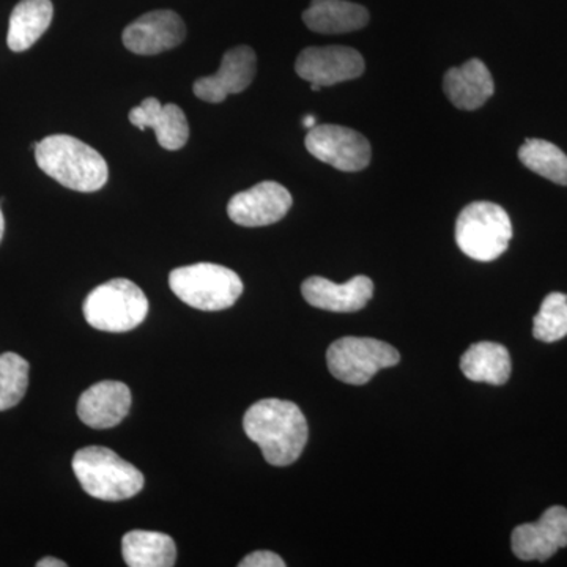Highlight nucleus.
<instances>
[{
  "label": "nucleus",
  "mask_w": 567,
  "mask_h": 567,
  "mask_svg": "<svg viewBox=\"0 0 567 567\" xmlns=\"http://www.w3.org/2000/svg\"><path fill=\"white\" fill-rule=\"evenodd\" d=\"M461 369L472 382L505 385L513 365L506 347L495 342H477L462 354Z\"/></svg>",
  "instance_id": "nucleus-21"
},
{
  "label": "nucleus",
  "mask_w": 567,
  "mask_h": 567,
  "mask_svg": "<svg viewBox=\"0 0 567 567\" xmlns=\"http://www.w3.org/2000/svg\"><path fill=\"white\" fill-rule=\"evenodd\" d=\"M122 555L130 567H173L177 547L164 533L134 529L123 536Z\"/></svg>",
  "instance_id": "nucleus-20"
},
{
  "label": "nucleus",
  "mask_w": 567,
  "mask_h": 567,
  "mask_svg": "<svg viewBox=\"0 0 567 567\" xmlns=\"http://www.w3.org/2000/svg\"><path fill=\"white\" fill-rule=\"evenodd\" d=\"M37 567H66V563L62 561V559L48 557L40 559V561L37 563Z\"/></svg>",
  "instance_id": "nucleus-26"
},
{
  "label": "nucleus",
  "mask_w": 567,
  "mask_h": 567,
  "mask_svg": "<svg viewBox=\"0 0 567 567\" xmlns=\"http://www.w3.org/2000/svg\"><path fill=\"white\" fill-rule=\"evenodd\" d=\"M148 315V300L130 279H112L93 289L84 301V317L95 330L126 333Z\"/></svg>",
  "instance_id": "nucleus-5"
},
{
  "label": "nucleus",
  "mask_w": 567,
  "mask_h": 567,
  "mask_svg": "<svg viewBox=\"0 0 567 567\" xmlns=\"http://www.w3.org/2000/svg\"><path fill=\"white\" fill-rule=\"evenodd\" d=\"M401 361V354L393 346L374 338L338 339L328 349L327 364L331 374L347 385H365L382 371Z\"/></svg>",
  "instance_id": "nucleus-7"
},
{
  "label": "nucleus",
  "mask_w": 567,
  "mask_h": 567,
  "mask_svg": "<svg viewBox=\"0 0 567 567\" xmlns=\"http://www.w3.org/2000/svg\"><path fill=\"white\" fill-rule=\"evenodd\" d=\"M240 567H284L286 563L282 561V558L279 555L274 554V551L268 550H259L252 551L251 555H248L244 559V561L238 565Z\"/></svg>",
  "instance_id": "nucleus-25"
},
{
  "label": "nucleus",
  "mask_w": 567,
  "mask_h": 567,
  "mask_svg": "<svg viewBox=\"0 0 567 567\" xmlns=\"http://www.w3.org/2000/svg\"><path fill=\"white\" fill-rule=\"evenodd\" d=\"M132 409V391L122 382L95 383L81 394L78 416L92 429L115 427L128 416Z\"/></svg>",
  "instance_id": "nucleus-15"
},
{
  "label": "nucleus",
  "mask_w": 567,
  "mask_h": 567,
  "mask_svg": "<svg viewBox=\"0 0 567 567\" xmlns=\"http://www.w3.org/2000/svg\"><path fill=\"white\" fill-rule=\"evenodd\" d=\"M303 21L312 32L336 35L363 29L369 22V11L347 0H312Z\"/></svg>",
  "instance_id": "nucleus-18"
},
{
  "label": "nucleus",
  "mask_w": 567,
  "mask_h": 567,
  "mask_svg": "<svg viewBox=\"0 0 567 567\" xmlns=\"http://www.w3.org/2000/svg\"><path fill=\"white\" fill-rule=\"evenodd\" d=\"M71 465L85 494L103 502L133 498L144 488L145 480L140 470L110 447H81Z\"/></svg>",
  "instance_id": "nucleus-3"
},
{
  "label": "nucleus",
  "mask_w": 567,
  "mask_h": 567,
  "mask_svg": "<svg viewBox=\"0 0 567 567\" xmlns=\"http://www.w3.org/2000/svg\"><path fill=\"white\" fill-rule=\"evenodd\" d=\"M533 334L537 341L557 342L567 336V295L554 292L544 298L533 320Z\"/></svg>",
  "instance_id": "nucleus-24"
},
{
  "label": "nucleus",
  "mask_w": 567,
  "mask_h": 567,
  "mask_svg": "<svg viewBox=\"0 0 567 567\" xmlns=\"http://www.w3.org/2000/svg\"><path fill=\"white\" fill-rule=\"evenodd\" d=\"M443 89L458 110L475 111L492 99L495 84L486 63L472 59L462 66L446 71Z\"/></svg>",
  "instance_id": "nucleus-17"
},
{
  "label": "nucleus",
  "mask_w": 567,
  "mask_h": 567,
  "mask_svg": "<svg viewBox=\"0 0 567 567\" xmlns=\"http://www.w3.org/2000/svg\"><path fill=\"white\" fill-rule=\"evenodd\" d=\"M514 555L522 561H547L567 546V509L548 507L535 524L518 525L511 537Z\"/></svg>",
  "instance_id": "nucleus-12"
},
{
  "label": "nucleus",
  "mask_w": 567,
  "mask_h": 567,
  "mask_svg": "<svg viewBox=\"0 0 567 567\" xmlns=\"http://www.w3.org/2000/svg\"><path fill=\"white\" fill-rule=\"evenodd\" d=\"M518 159L540 177L557 183V185H567V155L551 142L525 141L518 151Z\"/></svg>",
  "instance_id": "nucleus-22"
},
{
  "label": "nucleus",
  "mask_w": 567,
  "mask_h": 567,
  "mask_svg": "<svg viewBox=\"0 0 567 567\" xmlns=\"http://www.w3.org/2000/svg\"><path fill=\"white\" fill-rule=\"evenodd\" d=\"M54 14L51 0H21L11 11L7 44L13 52L28 51L50 29Z\"/></svg>",
  "instance_id": "nucleus-19"
},
{
  "label": "nucleus",
  "mask_w": 567,
  "mask_h": 567,
  "mask_svg": "<svg viewBox=\"0 0 567 567\" xmlns=\"http://www.w3.org/2000/svg\"><path fill=\"white\" fill-rule=\"evenodd\" d=\"M130 122L144 132L155 130L156 140L166 151H181L189 140V125L185 112L177 104H163L156 99H145L130 111Z\"/></svg>",
  "instance_id": "nucleus-16"
},
{
  "label": "nucleus",
  "mask_w": 567,
  "mask_h": 567,
  "mask_svg": "<svg viewBox=\"0 0 567 567\" xmlns=\"http://www.w3.org/2000/svg\"><path fill=\"white\" fill-rule=\"evenodd\" d=\"M292 196L281 183L262 182L235 194L227 205L229 218L244 227L270 226L281 221L292 208Z\"/></svg>",
  "instance_id": "nucleus-10"
},
{
  "label": "nucleus",
  "mask_w": 567,
  "mask_h": 567,
  "mask_svg": "<svg viewBox=\"0 0 567 567\" xmlns=\"http://www.w3.org/2000/svg\"><path fill=\"white\" fill-rule=\"evenodd\" d=\"M186 25L173 10H156L142 14L123 31L126 50L137 55L162 54L183 43Z\"/></svg>",
  "instance_id": "nucleus-11"
},
{
  "label": "nucleus",
  "mask_w": 567,
  "mask_h": 567,
  "mask_svg": "<svg viewBox=\"0 0 567 567\" xmlns=\"http://www.w3.org/2000/svg\"><path fill=\"white\" fill-rule=\"evenodd\" d=\"M317 125V118L315 115H305L303 117V126L305 128L311 130Z\"/></svg>",
  "instance_id": "nucleus-27"
},
{
  "label": "nucleus",
  "mask_w": 567,
  "mask_h": 567,
  "mask_svg": "<svg viewBox=\"0 0 567 567\" xmlns=\"http://www.w3.org/2000/svg\"><path fill=\"white\" fill-rule=\"evenodd\" d=\"M248 439L275 466L292 465L303 454L309 427L300 406L282 399H262L245 413Z\"/></svg>",
  "instance_id": "nucleus-1"
},
{
  "label": "nucleus",
  "mask_w": 567,
  "mask_h": 567,
  "mask_svg": "<svg viewBox=\"0 0 567 567\" xmlns=\"http://www.w3.org/2000/svg\"><path fill=\"white\" fill-rule=\"evenodd\" d=\"M301 293L309 305L331 312H357L371 301L374 282L368 276H354L346 284L312 276L301 284Z\"/></svg>",
  "instance_id": "nucleus-14"
},
{
  "label": "nucleus",
  "mask_w": 567,
  "mask_h": 567,
  "mask_svg": "<svg viewBox=\"0 0 567 567\" xmlns=\"http://www.w3.org/2000/svg\"><path fill=\"white\" fill-rule=\"evenodd\" d=\"M305 144L312 156L342 173H358L371 163L369 141L346 126L316 125L306 134Z\"/></svg>",
  "instance_id": "nucleus-8"
},
{
  "label": "nucleus",
  "mask_w": 567,
  "mask_h": 567,
  "mask_svg": "<svg viewBox=\"0 0 567 567\" xmlns=\"http://www.w3.org/2000/svg\"><path fill=\"white\" fill-rule=\"evenodd\" d=\"M35 162L44 174L65 188L95 193L110 177L106 159L76 137L54 134L35 145Z\"/></svg>",
  "instance_id": "nucleus-2"
},
{
  "label": "nucleus",
  "mask_w": 567,
  "mask_h": 567,
  "mask_svg": "<svg viewBox=\"0 0 567 567\" xmlns=\"http://www.w3.org/2000/svg\"><path fill=\"white\" fill-rule=\"evenodd\" d=\"M364 69L363 55L347 47L306 48L295 63L298 76L319 87L357 80Z\"/></svg>",
  "instance_id": "nucleus-9"
},
{
  "label": "nucleus",
  "mask_w": 567,
  "mask_h": 567,
  "mask_svg": "<svg viewBox=\"0 0 567 567\" xmlns=\"http://www.w3.org/2000/svg\"><path fill=\"white\" fill-rule=\"evenodd\" d=\"M513 224L505 208L494 203L466 205L456 223V241L470 259L492 262L507 251Z\"/></svg>",
  "instance_id": "nucleus-6"
},
{
  "label": "nucleus",
  "mask_w": 567,
  "mask_h": 567,
  "mask_svg": "<svg viewBox=\"0 0 567 567\" xmlns=\"http://www.w3.org/2000/svg\"><path fill=\"white\" fill-rule=\"evenodd\" d=\"M3 233H6V219H3V213L0 210V241H2Z\"/></svg>",
  "instance_id": "nucleus-28"
},
{
  "label": "nucleus",
  "mask_w": 567,
  "mask_h": 567,
  "mask_svg": "<svg viewBox=\"0 0 567 567\" xmlns=\"http://www.w3.org/2000/svg\"><path fill=\"white\" fill-rule=\"evenodd\" d=\"M29 385V363L20 354H0V412L22 401Z\"/></svg>",
  "instance_id": "nucleus-23"
},
{
  "label": "nucleus",
  "mask_w": 567,
  "mask_h": 567,
  "mask_svg": "<svg viewBox=\"0 0 567 567\" xmlns=\"http://www.w3.org/2000/svg\"><path fill=\"white\" fill-rule=\"evenodd\" d=\"M256 70L257 58L252 48H233L223 55L221 65L215 74L194 82V95L203 102L221 103L229 95L245 92L251 85Z\"/></svg>",
  "instance_id": "nucleus-13"
},
{
  "label": "nucleus",
  "mask_w": 567,
  "mask_h": 567,
  "mask_svg": "<svg viewBox=\"0 0 567 567\" xmlns=\"http://www.w3.org/2000/svg\"><path fill=\"white\" fill-rule=\"evenodd\" d=\"M169 286L183 303L200 311H223L244 293L240 276L223 265L207 262L175 268Z\"/></svg>",
  "instance_id": "nucleus-4"
}]
</instances>
